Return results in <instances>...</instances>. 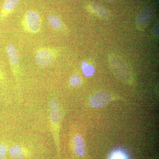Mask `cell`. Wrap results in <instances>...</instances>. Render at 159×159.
<instances>
[{"label":"cell","instance_id":"2","mask_svg":"<svg viewBox=\"0 0 159 159\" xmlns=\"http://www.w3.org/2000/svg\"><path fill=\"white\" fill-rule=\"evenodd\" d=\"M22 25L23 29L27 32L30 34H37L41 29V20L37 12L29 11L23 18Z\"/></svg>","mask_w":159,"mask_h":159},{"label":"cell","instance_id":"8","mask_svg":"<svg viewBox=\"0 0 159 159\" xmlns=\"http://www.w3.org/2000/svg\"><path fill=\"white\" fill-rule=\"evenodd\" d=\"M51 120L54 123H58L61 119V111L59 104L55 100L51 101L50 104Z\"/></svg>","mask_w":159,"mask_h":159},{"label":"cell","instance_id":"12","mask_svg":"<svg viewBox=\"0 0 159 159\" xmlns=\"http://www.w3.org/2000/svg\"><path fill=\"white\" fill-rule=\"evenodd\" d=\"M91 9L102 18H107L110 15V12L106 8L98 4H93L91 6Z\"/></svg>","mask_w":159,"mask_h":159},{"label":"cell","instance_id":"17","mask_svg":"<svg viewBox=\"0 0 159 159\" xmlns=\"http://www.w3.org/2000/svg\"><path fill=\"white\" fill-rule=\"evenodd\" d=\"M113 159H124V157L120 154H116L114 155Z\"/></svg>","mask_w":159,"mask_h":159},{"label":"cell","instance_id":"16","mask_svg":"<svg viewBox=\"0 0 159 159\" xmlns=\"http://www.w3.org/2000/svg\"><path fill=\"white\" fill-rule=\"evenodd\" d=\"M154 34L156 36H157L159 35V27L158 25L156 26L154 28Z\"/></svg>","mask_w":159,"mask_h":159},{"label":"cell","instance_id":"7","mask_svg":"<svg viewBox=\"0 0 159 159\" xmlns=\"http://www.w3.org/2000/svg\"><path fill=\"white\" fill-rule=\"evenodd\" d=\"M153 13V10L151 8H147L140 11L136 18L137 25L140 27H144L147 25L151 19Z\"/></svg>","mask_w":159,"mask_h":159},{"label":"cell","instance_id":"3","mask_svg":"<svg viewBox=\"0 0 159 159\" xmlns=\"http://www.w3.org/2000/svg\"><path fill=\"white\" fill-rule=\"evenodd\" d=\"M57 54V51L56 49L49 47L40 48L35 53V61L40 66H48L54 62Z\"/></svg>","mask_w":159,"mask_h":159},{"label":"cell","instance_id":"11","mask_svg":"<svg viewBox=\"0 0 159 159\" xmlns=\"http://www.w3.org/2000/svg\"><path fill=\"white\" fill-rule=\"evenodd\" d=\"M48 20L50 26L55 30H60L62 28L63 24L62 20L56 15L49 14L48 17Z\"/></svg>","mask_w":159,"mask_h":159},{"label":"cell","instance_id":"19","mask_svg":"<svg viewBox=\"0 0 159 159\" xmlns=\"http://www.w3.org/2000/svg\"><path fill=\"white\" fill-rule=\"evenodd\" d=\"M106 1H115V0H106Z\"/></svg>","mask_w":159,"mask_h":159},{"label":"cell","instance_id":"14","mask_svg":"<svg viewBox=\"0 0 159 159\" xmlns=\"http://www.w3.org/2000/svg\"><path fill=\"white\" fill-rule=\"evenodd\" d=\"M70 82L71 85L73 86H78L81 84L82 80L79 75L74 74L71 77Z\"/></svg>","mask_w":159,"mask_h":159},{"label":"cell","instance_id":"6","mask_svg":"<svg viewBox=\"0 0 159 159\" xmlns=\"http://www.w3.org/2000/svg\"><path fill=\"white\" fill-rule=\"evenodd\" d=\"M20 0H5L0 11V22L6 20L19 3Z\"/></svg>","mask_w":159,"mask_h":159},{"label":"cell","instance_id":"4","mask_svg":"<svg viewBox=\"0 0 159 159\" xmlns=\"http://www.w3.org/2000/svg\"><path fill=\"white\" fill-rule=\"evenodd\" d=\"M112 95L107 92L101 91L94 94L90 99V104L94 108L104 106L112 99Z\"/></svg>","mask_w":159,"mask_h":159},{"label":"cell","instance_id":"10","mask_svg":"<svg viewBox=\"0 0 159 159\" xmlns=\"http://www.w3.org/2000/svg\"><path fill=\"white\" fill-rule=\"evenodd\" d=\"M9 153L13 159H23L25 157V150L20 145L12 146L9 150Z\"/></svg>","mask_w":159,"mask_h":159},{"label":"cell","instance_id":"13","mask_svg":"<svg viewBox=\"0 0 159 159\" xmlns=\"http://www.w3.org/2000/svg\"><path fill=\"white\" fill-rule=\"evenodd\" d=\"M81 68L83 73L86 77H90L95 73V68L93 66L89 65L85 61L82 62Z\"/></svg>","mask_w":159,"mask_h":159},{"label":"cell","instance_id":"9","mask_svg":"<svg viewBox=\"0 0 159 159\" xmlns=\"http://www.w3.org/2000/svg\"><path fill=\"white\" fill-rule=\"evenodd\" d=\"M74 151L77 155L82 157L86 152V148L84 141L80 135H77L74 139Z\"/></svg>","mask_w":159,"mask_h":159},{"label":"cell","instance_id":"15","mask_svg":"<svg viewBox=\"0 0 159 159\" xmlns=\"http://www.w3.org/2000/svg\"><path fill=\"white\" fill-rule=\"evenodd\" d=\"M8 151V147L4 143H0V159H4L6 158Z\"/></svg>","mask_w":159,"mask_h":159},{"label":"cell","instance_id":"18","mask_svg":"<svg viewBox=\"0 0 159 159\" xmlns=\"http://www.w3.org/2000/svg\"><path fill=\"white\" fill-rule=\"evenodd\" d=\"M4 75H3V72L0 70V82L1 81L4 80Z\"/></svg>","mask_w":159,"mask_h":159},{"label":"cell","instance_id":"5","mask_svg":"<svg viewBox=\"0 0 159 159\" xmlns=\"http://www.w3.org/2000/svg\"><path fill=\"white\" fill-rule=\"evenodd\" d=\"M6 53L13 73L16 74L19 67L20 57L16 48L12 44L6 47Z\"/></svg>","mask_w":159,"mask_h":159},{"label":"cell","instance_id":"1","mask_svg":"<svg viewBox=\"0 0 159 159\" xmlns=\"http://www.w3.org/2000/svg\"><path fill=\"white\" fill-rule=\"evenodd\" d=\"M109 60L111 68L117 77L126 83L131 80L130 71L122 59L116 55H111L109 56Z\"/></svg>","mask_w":159,"mask_h":159}]
</instances>
